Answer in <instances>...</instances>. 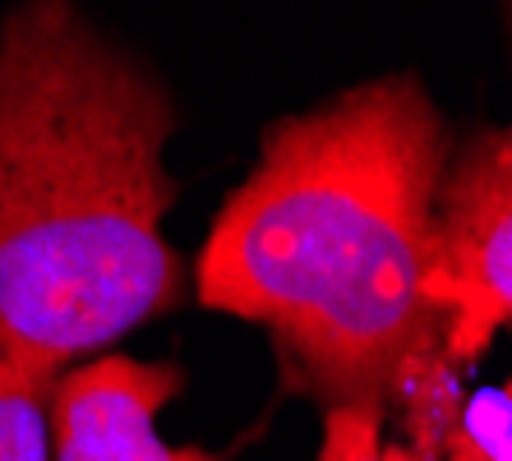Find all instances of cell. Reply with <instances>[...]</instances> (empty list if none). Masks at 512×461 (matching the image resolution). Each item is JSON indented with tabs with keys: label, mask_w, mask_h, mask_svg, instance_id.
Returning <instances> with one entry per match:
<instances>
[{
	"label": "cell",
	"mask_w": 512,
	"mask_h": 461,
	"mask_svg": "<svg viewBox=\"0 0 512 461\" xmlns=\"http://www.w3.org/2000/svg\"><path fill=\"white\" fill-rule=\"evenodd\" d=\"M443 171L448 130L416 74L277 120L203 240L199 300L268 328L323 411H393L406 369L443 355L429 305Z\"/></svg>",
	"instance_id": "6da1fadb"
},
{
	"label": "cell",
	"mask_w": 512,
	"mask_h": 461,
	"mask_svg": "<svg viewBox=\"0 0 512 461\" xmlns=\"http://www.w3.org/2000/svg\"><path fill=\"white\" fill-rule=\"evenodd\" d=\"M167 88L65 0L0 24V351L60 379L180 300Z\"/></svg>",
	"instance_id": "7a4b0ae2"
},
{
	"label": "cell",
	"mask_w": 512,
	"mask_h": 461,
	"mask_svg": "<svg viewBox=\"0 0 512 461\" xmlns=\"http://www.w3.org/2000/svg\"><path fill=\"white\" fill-rule=\"evenodd\" d=\"M60 379L0 351V461H56L51 452V392Z\"/></svg>",
	"instance_id": "5b68a950"
},
{
	"label": "cell",
	"mask_w": 512,
	"mask_h": 461,
	"mask_svg": "<svg viewBox=\"0 0 512 461\" xmlns=\"http://www.w3.org/2000/svg\"><path fill=\"white\" fill-rule=\"evenodd\" d=\"M443 461H512V383L466 392Z\"/></svg>",
	"instance_id": "52a82bcc"
},
{
	"label": "cell",
	"mask_w": 512,
	"mask_h": 461,
	"mask_svg": "<svg viewBox=\"0 0 512 461\" xmlns=\"http://www.w3.org/2000/svg\"><path fill=\"white\" fill-rule=\"evenodd\" d=\"M383 420L388 411L379 406H333L323 411V443L314 461H439L420 452L416 443H383Z\"/></svg>",
	"instance_id": "8992f818"
},
{
	"label": "cell",
	"mask_w": 512,
	"mask_h": 461,
	"mask_svg": "<svg viewBox=\"0 0 512 461\" xmlns=\"http://www.w3.org/2000/svg\"><path fill=\"white\" fill-rule=\"evenodd\" d=\"M185 388L176 360H134L102 351L60 374L51 392L56 461H222L194 443H167L157 415Z\"/></svg>",
	"instance_id": "277c9868"
},
{
	"label": "cell",
	"mask_w": 512,
	"mask_h": 461,
	"mask_svg": "<svg viewBox=\"0 0 512 461\" xmlns=\"http://www.w3.org/2000/svg\"><path fill=\"white\" fill-rule=\"evenodd\" d=\"M429 305L457 369L476 365L494 332L512 328V130H480L448 157Z\"/></svg>",
	"instance_id": "3957f363"
}]
</instances>
